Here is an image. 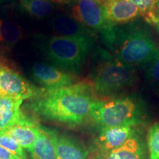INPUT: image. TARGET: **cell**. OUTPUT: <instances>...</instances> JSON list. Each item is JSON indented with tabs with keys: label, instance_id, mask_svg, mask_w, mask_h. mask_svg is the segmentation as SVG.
Masks as SVG:
<instances>
[{
	"label": "cell",
	"instance_id": "6da1fadb",
	"mask_svg": "<svg viewBox=\"0 0 159 159\" xmlns=\"http://www.w3.org/2000/svg\"><path fill=\"white\" fill-rule=\"evenodd\" d=\"M30 108L39 116L69 126H77L90 116L97 99L90 83H79L52 90L41 89Z\"/></svg>",
	"mask_w": 159,
	"mask_h": 159
},
{
	"label": "cell",
	"instance_id": "7a4b0ae2",
	"mask_svg": "<svg viewBox=\"0 0 159 159\" xmlns=\"http://www.w3.org/2000/svg\"><path fill=\"white\" fill-rule=\"evenodd\" d=\"M100 33L111 54L132 68L150 63L159 50L150 32L136 24L111 25Z\"/></svg>",
	"mask_w": 159,
	"mask_h": 159
},
{
	"label": "cell",
	"instance_id": "3957f363",
	"mask_svg": "<svg viewBox=\"0 0 159 159\" xmlns=\"http://www.w3.org/2000/svg\"><path fill=\"white\" fill-rule=\"evenodd\" d=\"M90 79L94 94L108 97L134 85L136 73L132 67L121 62L108 51L99 49L93 57Z\"/></svg>",
	"mask_w": 159,
	"mask_h": 159
},
{
	"label": "cell",
	"instance_id": "277c9868",
	"mask_svg": "<svg viewBox=\"0 0 159 159\" xmlns=\"http://www.w3.org/2000/svg\"><path fill=\"white\" fill-rule=\"evenodd\" d=\"M94 45L93 37H47L41 48L45 56L55 66L66 72L77 73Z\"/></svg>",
	"mask_w": 159,
	"mask_h": 159
},
{
	"label": "cell",
	"instance_id": "5b68a950",
	"mask_svg": "<svg viewBox=\"0 0 159 159\" xmlns=\"http://www.w3.org/2000/svg\"><path fill=\"white\" fill-rule=\"evenodd\" d=\"M141 105L131 97L99 101L93 103L90 116L101 128L130 125L140 122Z\"/></svg>",
	"mask_w": 159,
	"mask_h": 159
},
{
	"label": "cell",
	"instance_id": "8992f818",
	"mask_svg": "<svg viewBox=\"0 0 159 159\" xmlns=\"http://www.w3.org/2000/svg\"><path fill=\"white\" fill-rule=\"evenodd\" d=\"M71 16L92 31L102 33L112 25L107 20L102 4L97 0H75Z\"/></svg>",
	"mask_w": 159,
	"mask_h": 159
},
{
	"label": "cell",
	"instance_id": "52a82bcc",
	"mask_svg": "<svg viewBox=\"0 0 159 159\" xmlns=\"http://www.w3.org/2000/svg\"><path fill=\"white\" fill-rule=\"evenodd\" d=\"M40 90L17 72L0 66V97L24 100L35 97Z\"/></svg>",
	"mask_w": 159,
	"mask_h": 159
},
{
	"label": "cell",
	"instance_id": "ba28073f",
	"mask_svg": "<svg viewBox=\"0 0 159 159\" xmlns=\"http://www.w3.org/2000/svg\"><path fill=\"white\" fill-rule=\"evenodd\" d=\"M31 75L35 82L47 90L69 86L74 82V77L69 73L44 63H35Z\"/></svg>",
	"mask_w": 159,
	"mask_h": 159
},
{
	"label": "cell",
	"instance_id": "9c48e42d",
	"mask_svg": "<svg viewBox=\"0 0 159 159\" xmlns=\"http://www.w3.org/2000/svg\"><path fill=\"white\" fill-rule=\"evenodd\" d=\"M92 159H148L145 144L136 132L119 148L108 152H93Z\"/></svg>",
	"mask_w": 159,
	"mask_h": 159
},
{
	"label": "cell",
	"instance_id": "30bf717a",
	"mask_svg": "<svg viewBox=\"0 0 159 159\" xmlns=\"http://www.w3.org/2000/svg\"><path fill=\"white\" fill-rule=\"evenodd\" d=\"M41 125L21 113L19 119L6 130L2 131L30 152L39 134Z\"/></svg>",
	"mask_w": 159,
	"mask_h": 159
},
{
	"label": "cell",
	"instance_id": "8fae6325",
	"mask_svg": "<svg viewBox=\"0 0 159 159\" xmlns=\"http://www.w3.org/2000/svg\"><path fill=\"white\" fill-rule=\"evenodd\" d=\"M135 132L134 126L121 125L101 128L94 152H108L121 147Z\"/></svg>",
	"mask_w": 159,
	"mask_h": 159
},
{
	"label": "cell",
	"instance_id": "7c38bea8",
	"mask_svg": "<svg viewBox=\"0 0 159 159\" xmlns=\"http://www.w3.org/2000/svg\"><path fill=\"white\" fill-rule=\"evenodd\" d=\"M102 6L107 20L112 25L132 22L140 15L138 7L128 0H114Z\"/></svg>",
	"mask_w": 159,
	"mask_h": 159
},
{
	"label": "cell",
	"instance_id": "4fadbf2b",
	"mask_svg": "<svg viewBox=\"0 0 159 159\" xmlns=\"http://www.w3.org/2000/svg\"><path fill=\"white\" fill-rule=\"evenodd\" d=\"M57 138L56 131L40 126L36 140L30 150L31 159H55Z\"/></svg>",
	"mask_w": 159,
	"mask_h": 159
},
{
	"label": "cell",
	"instance_id": "5bb4252c",
	"mask_svg": "<svg viewBox=\"0 0 159 159\" xmlns=\"http://www.w3.org/2000/svg\"><path fill=\"white\" fill-rule=\"evenodd\" d=\"M52 28L59 36L65 37H93L94 31L91 30L71 16L59 13L52 18Z\"/></svg>",
	"mask_w": 159,
	"mask_h": 159
},
{
	"label": "cell",
	"instance_id": "9a60e30c",
	"mask_svg": "<svg viewBox=\"0 0 159 159\" xmlns=\"http://www.w3.org/2000/svg\"><path fill=\"white\" fill-rule=\"evenodd\" d=\"M88 150L80 143L69 136H58L55 159H88Z\"/></svg>",
	"mask_w": 159,
	"mask_h": 159
},
{
	"label": "cell",
	"instance_id": "2e32d148",
	"mask_svg": "<svg viewBox=\"0 0 159 159\" xmlns=\"http://www.w3.org/2000/svg\"><path fill=\"white\" fill-rule=\"evenodd\" d=\"M22 99L0 97V131L12 126L21 115Z\"/></svg>",
	"mask_w": 159,
	"mask_h": 159
},
{
	"label": "cell",
	"instance_id": "e0dca14e",
	"mask_svg": "<svg viewBox=\"0 0 159 159\" xmlns=\"http://www.w3.org/2000/svg\"><path fill=\"white\" fill-rule=\"evenodd\" d=\"M52 0H21V6L27 14L35 18H45L51 15L55 7Z\"/></svg>",
	"mask_w": 159,
	"mask_h": 159
},
{
	"label": "cell",
	"instance_id": "ac0fdd59",
	"mask_svg": "<svg viewBox=\"0 0 159 159\" xmlns=\"http://www.w3.org/2000/svg\"><path fill=\"white\" fill-rule=\"evenodd\" d=\"M22 37V30L19 25L10 21L0 19V43L13 45Z\"/></svg>",
	"mask_w": 159,
	"mask_h": 159
},
{
	"label": "cell",
	"instance_id": "d6986e66",
	"mask_svg": "<svg viewBox=\"0 0 159 159\" xmlns=\"http://www.w3.org/2000/svg\"><path fill=\"white\" fill-rule=\"evenodd\" d=\"M138 7L140 15L147 22L156 25L158 20L155 16L154 7L158 0H128Z\"/></svg>",
	"mask_w": 159,
	"mask_h": 159
},
{
	"label": "cell",
	"instance_id": "ffe728a7",
	"mask_svg": "<svg viewBox=\"0 0 159 159\" xmlns=\"http://www.w3.org/2000/svg\"><path fill=\"white\" fill-rule=\"evenodd\" d=\"M149 158L159 159V122L152 125L148 134Z\"/></svg>",
	"mask_w": 159,
	"mask_h": 159
},
{
	"label": "cell",
	"instance_id": "44dd1931",
	"mask_svg": "<svg viewBox=\"0 0 159 159\" xmlns=\"http://www.w3.org/2000/svg\"><path fill=\"white\" fill-rule=\"evenodd\" d=\"M0 146L6 149L10 152L19 157L21 159H27V154L25 152V149L15 142L13 139L0 131Z\"/></svg>",
	"mask_w": 159,
	"mask_h": 159
},
{
	"label": "cell",
	"instance_id": "7402d4cb",
	"mask_svg": "<svg viewBox=\"0 0 159 159\" xmlns=\"http://www.w3.org/2000/svg\"><path fill=\"white\" fill-rule=\"evenodd\" d=\"M148 82L156 86H159V50L150 62L147 72Z\"/></svg>",
	"mask_w": 159,
	"mask_h": 159
},
{
	"label": "cell",
	"instance_id": "603a6c76",
	"mask_svg": "<svg viewBox=\"0 0 159 159\" xmlns=\"http://www.w3.org/2000/svg\"><path fill=\"white\" fill-rule=\"evenodd\" d=\"M0 159H21L0 146Z\"/></svg>",
	"mask_w": 159,
	"mask_h": 159
},
{
	"label": "cell",
	"instance_id": "cb8c5ba5",
	"mask_svg": "<svg viewBox=\"0 0 159 159\" xmlns=\"http://www.w3.org/2000/svg\"><path fill=\"white\" fill-rule=\"evenodd\" d=\"M52 1L60 4H72L75 0H52Z\"/></svg>",
	"mask_w": 159,
	"mask_h": 159
},
{
	"label": "cell",
	"instance_id": "d4e9b609",
	"mask_svg": "<svg viewBox=\"0 0 159 159\" xmlns=\"http://www.w3.org/2000/svg\"><path fill=\"white\" fill-rule=\"evenodd\" d=\"M154 14L157 20L159 19V0L154 7Z\"/></svg>",
	"mask_w": 159,
	"mask_h": 159
},
{
	"label": "cell",
	"instance_id": "484cf974",
	"mask_svg": "<svg viewBox=\"0 0 159 159\" xmlns=\"http://www.w3.org/2000/svg\"><path fill=\"white\" fill-rule=\"evenodd\" d=\"M97 1H98L99 3L100 4H105V3H107V2H111V1H114V0H97Z\"/></svg>",
	"mask_w": 159,
	"mask_h": 159
},
{
	"label": "cell",
	"instance_id": "4316f807",
	"mask_svg": "<svg viewBox=\"0 0 159 159\" xmlns=\"http://www.w3.org/2000/svg\"><path fill=\"white\" fill-rule=\"evenodd\" d=\"M157 26H158V30H159V19L158 20V22H157Z\"/></svg>",
	"mask_w": 159,
	"mask_h": 159
},
{
	"label": "cell",
	"instance_id": "83f0119b",
	"mask_svg": "<svg viewBox=\"0 0 159 159\" xmlns=\"http://www.w3.org/2000/svg\"><path fill=\"white\" fill-rule=\"evenodd\" d=\"M0 1H4V0H0Z\"/></svg>",
	"mask_w": 159,
	"mask_h": 159
}]
</instances>
